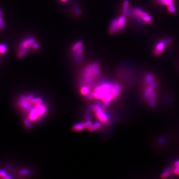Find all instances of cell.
I'll list each match as a JSON object with an SVG mask.
<instances>
[{
    "label": "cell",
    "instance_id": "9",
    "mask_svg": "<svg viewBox=\"0 0 179 179\" xmlns=\"http://www.w3.org/2000/svg\"><path fill=\"white\" fill-rule=\"evenodd\" d=\"M92 123L93 122L91 119H90L89 118H88L86 120L79 123L75 124L73 126L72 129L74 131L76 132L81 131L85 129H88V128Z\"/></svg>",
    "mask_w": 179,
    "mask_h": 179
},
{
    "label": "cell",
    "instance_id": "4",
    "mask_svg": "<svg viewBox=\"0 0 179 179\" xmlns=\"http://www.w3.org/2000/svg\"><path fill=\"white\" fill-rule=\"evenodd\" d=\"M145 88L144 92V98L146 100L148 104L151 106H154L155 104L156 94L155 88L156 87V83L154 80L153 75H147L145 79Z\"/></svg>",
    "mask_w": 179,
    "mask_h": 179
},
{
    "label": "cell",
    "instance_id": "12",
    "mask_svg": "<svg viewBox=\"0 0 179 179\" xmlns=\"http://www.w3.org/2000/svg\"><path fill=\"white\" fill-rule=\"evenodd\" d=\"M129 3L128 1L125 0L124 1L123 3V15L125 16L129 14Z\"/></svg>",
    "mask_w": 179,
    "mask_h": 179
},
{
    "label": "cell",
    "instance_id": "14",
    "mask_svg": "<svg viewBox=\"0 0 179 179\" xmlns=\"http://www.w3.org/2000/svg\"><path fill=\"white\" fill-rule=\"evenodd\" d=\"M83 44L81 41H78L73 45L72 47V51L74 52L75 51L79 49L80 48L83 47Z\"/></svg>",
    "mask_w": 179,
    "mask_h": 179
},
{
    "label": "cell",
    "instance_id": "16",
    "mask_svg": "<svg viewBox=\"0 0 179 179\" xmlns=\"http://www.w3.org/2000/svg\"><path fill=\"white\" fill-rule=\"evenodd\" d=\"M172 172V170L171 169H167L166 170H165L163 172V174H162V177L164 178H167L169 176H170V175H171Z\"/></svg>",
    "mask_w": 179,
    "mask_h": 179
},
{
    "label": "cell",
    "instance_id": "19",
    "mask_svg": "<svg viewBox=\"0 0 179 179\" xmlns=\"http://www.w3.org/2000/svg\"><path fill=\"white\" fill-rule=\"evenodd\" d=\"M0 178L3 179H11V178L9 177L6 173L4 171H0Z\"/></svg>",
    "mask_w": 179,
    "mask_h": 179
},
{
    "label": "cell",
    "instance_id": "11",
    "mask_svg": "<svg viewBox=\"0 0 179 179\" xmlns=\"http://www.w3.org/2000/svg\"><path fill=\"white\" fill-rule=\"evenodd\" d=\"M102 123L100 122H97L96 123H93L88 128V130L90 132L96 131L99 129L101 127Z\"/></svg>",
    "mask_w": 179,
    "mask_h": 179
},
{
    "label": "cell",
    "instance_id": "2",
    "mask_svg": "<svg viewBox=\"0 0 179 179\" xmlns=\"http://www.w3.org/2000/svg\"><path fill=\"white\" fill-rule=\"evenodd\" d=\"M48 107L42 98L33 96L28 102V107L25 113L27 116L26 119L31 123L40 121L46 115Z\"/></svg>",
    "mask_w": 179,
    "mask_h": 179
},
{
    "label": "cell",
    "instance_id": "3",
    "mask_svg": "<svg viewBox=\"0 0 179 179\" xmlns=\"http://www.w3.org/2000/svg\"><path fill=\"white\" fill-rule=\"evenodd\" d=\"M100 73L99 63L95 62L88 65L84 70L82 74V85L88 86L91 88L92 84L100 75Z\"/></svg>",
    "mask_w": 179,
    "mask_h": 179
},
{
    "label": "cell",
    "instance_id": "8",
    "mask_svg": "<svg viewBox=\"0 0 179 179\" xmlns=\"http://www.w3.org/2000/svg\"><path fill=\"white\" fill-rule=\"evenodd\" d=\"M172 42V39L170 38H166L162 41L157 43L154 50V53L156 56H160L164 52L166 45Z\"/></svg>",
    "mask_w": 179,
    "mask_h": 179
},
{
    "label": "cell",
    "instance_id": "5",
    "mask_svg": "<svg viewBox=\"0 0 179 179\" xmlns=\"http://www.w3.org/2000/svg\"><path fill=\"white\" fill-rule=\"evenodd\" d=\"M92 110L96 118L102 124H107L109 118L104 110V107L99 104H95L92 106Z\"/></svg>",
    "mask_w": 179,
    "mask_h": 179
},
{
    "label": "cell",
    "instance_id": "10",
    "mask_svg": "<svg viewBox=\"0 0 179 179\" xmlns=\"http://www.w3.org/2000/svg\"><path fill=\"white\" fill-rule=\"evenodd\" d=\"M36 42L35 40L32 37H28L24 40L19 45V48L24 49L26 50H29L30 48H32L33 45Z\"/></svg>",
    "mask_w": 179,
    "mask_h": 179
},
{
    "label": "cell",
    "instance_id": "7",
    "mask_svg": "<svg viewBox=\"0 0 179 179\" xmlns=\"http://www.w3.org/2000/svg\"><path fill=\"white\" fill-rule=\"evenodd\" d=\"M131 13L134 16L140 18V19L144 23H151L152 21V18L150 15L141 8H134L132 10Z\"/></svg>",
    "mask_w": 179,
    "mask_h": 179
},
{
    "label": "cell",
    "instance_id": "20",
    "mask_svg": "<svg viewBox=\"0 0 179 179\" xmlns=\"http://www.w3.org/2000/svg\"><path fill=\"white\" fill-rule=\"evenodd\" d=\"M5 21L2 18V16H0V30H3L5 28Z\"/></svg>",
    "mask_w": 179,
    "mask_h": 179
},
{
    "label": "cell",
    "instance_id": "1",
    "mask_svg": "<svg viewBox=\"0 0 179 179\" xmlns=\"http://www.w3.org/2000/svg\"><path fill=\"white\" fill-rule=\"evenodd\" d=\"M121 86L115 82L100 83L91 91L88 98L99 101L104 106H107L120 95Z\"/></svg>",
    "mask_w": 179,
    "mask_h": 179
},
{
    "label": "cell",
    "instance_id": "17",
    "mask_svg": "<svg viewBox=\"0 0 179 179\" xmlns=\"http://www.w3.org/2000/svg\"><path fill=\"white\" fill-rule=\"evenodd\" d=\"M168 7V10L169 12H170L172 14H175L177 10H176V7L174 6V5H170L169 6L167 7Z\"/></svg>",
    "mask_w": 179,
    "mask_h": 179
},
{
    "label": "cell",
    "instance_id": "22",
    "mask_svg": "<svg viewBox=\"0 0 179 179\" xmlns=\"http://www.w3.org/2000/svg\"><path fill=\"white\" fill-rule=\"evenodd\" d=\"M61 2H62L63 3H66L69 0H60Z\"/></svg>",
    "mask_w": 179,
    "mask_h": 179
},
{
    "label": "cell",
    "instance_id": "15",
    "mask_svg": "<svg viewBox=\"0 0 179 179\" xmlns=\"http://www.w3.org/2000/svg\"><path fill=\"white\" fill-rule=\"evenodd\" d=\"M172 170L175 175H179V161H177L175 163L174 166Z\"/></svg>",
    "mask_w": 179,
    "mask_h": 179
},
{
    "label": "cell",
    "instance_id": "21",
    "mask_svg": "<svg viewBox=\"0 0 179 179\" xmlns=\"http://www.w3.org/2000/svg\"><path fill=\"white\" fill-rule=\"evenodd\" d=\"M3 12H2V11L1 10V9H0V16H3Z\"/></svg>",
    "mask_w": 179,
    "mask_h": 179
},
{
    "label": "cell",
    "instance_id": "18",
    "mask_svg": "<svg viewBox=\"0 0 179 179\" xmlns=\"http://www.w3.org/2000/svg\"><path fill=\"white\" fill-rule=\"evenodd\" d=\"M7 51V47L6 45L2 44H0V53L1 54H4Z\"/></svg>",
    "mask_w": 179,
    "mask_h": 179
},
{
    "label": "cell",
    "instance_id": "13",
    "mask_svg": "<svg viewBox=\"0 0 179 179\" xmlns=\"http://www.w3.org/2000/svg\"><path fill=\"white\" fill-rule=\"evenodd\" d=\"M156 1L159 4L168 7L170 5H173L175 0H156Z\"/></svg>",
    "mask_w": 179,
    "mask_h": 179
},
{
    "label": "cell",
    "instance_id": "6",
    "mask_svg": "<svg viewBox=\"0 0 179 179\" xmlns=\"http://www.w3.org/2000/svg\"><path fill=\"white\" fill-rule=\"evenodd\" d=\"M126 23L125 16L123 15L113 20L109 26V32L112 33H116V32L121 31L124 28Z\"/></svg>",
    "mask_w": 179,
    "mask_h": 179
}]
</instances>
